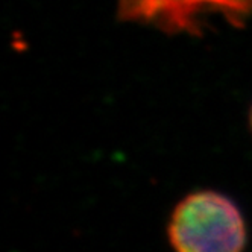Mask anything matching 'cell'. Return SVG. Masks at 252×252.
<instances>
[{
    "label": "cell",
    "mask_w": 252,
    "mask_h": 252,
    "mask_svg": "<svg viewBox=\"0 0 252 252\" xmlns=\"http://www.w3.org/2000/svg\"><path fill=\"white\" fill-rule=\"evenodd\" d=\"M167 237L175 252H243L248 228L240 208L228 196L201 190L175 207Z\"/></svg>",
    "instance_id": "obj_1"
},
{
    "label": "cell",
    "mask_w": 252,
    "mask_h": 252,
    "mask_svg": "<svg viewBox=\"0 0 252 252\" xmlns=\"http://www.w3.org/2000/svg\"><path fill=\"white\" fill-rule=\"evenodd\" d=\"M251 126H252V111H251Z\"/></svg>",
    "instance_id": "obj_2"
}]
</instances>
